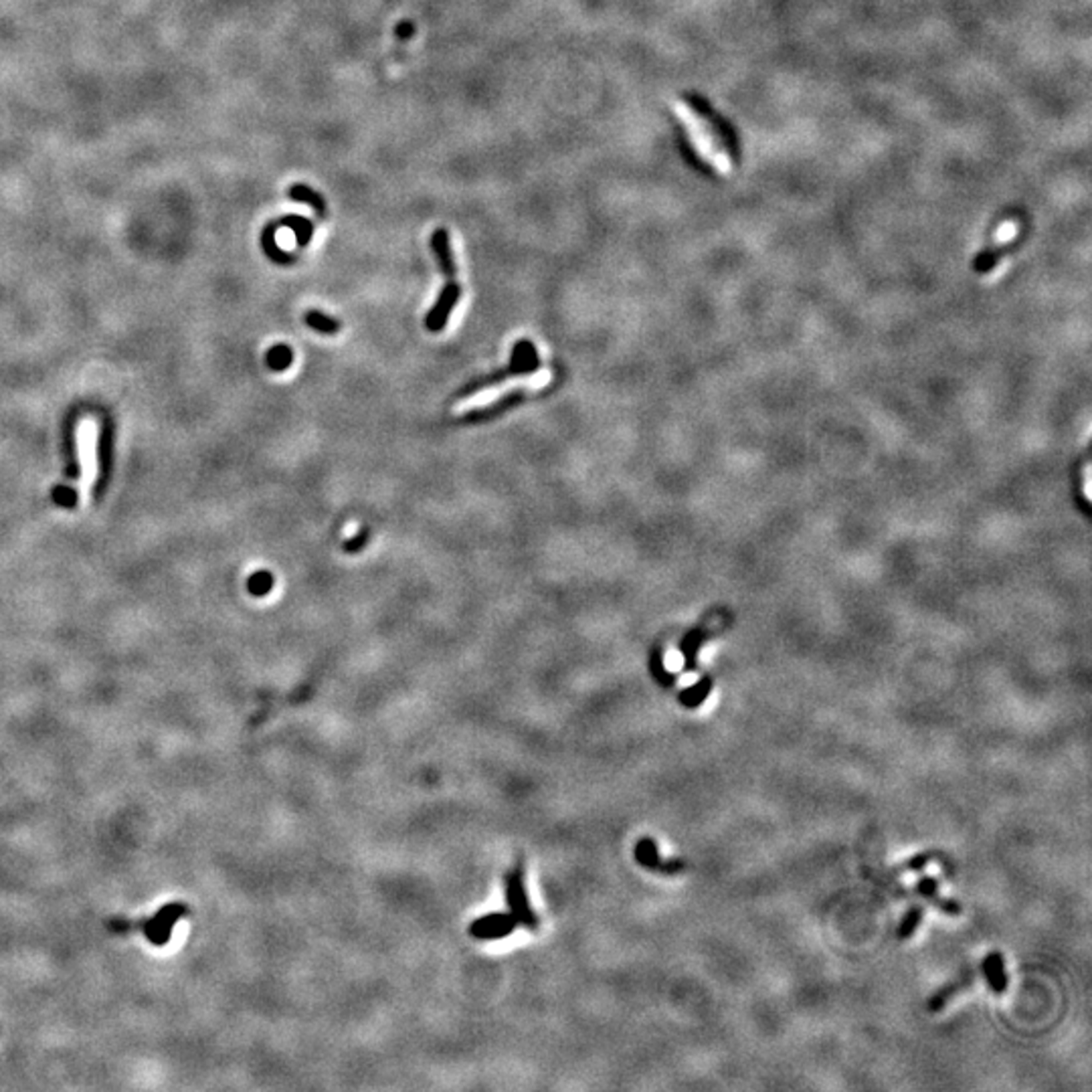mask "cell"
<instances>
[{
  "mask_svg": "<svg viewBox=\"0 0 1092 1092\" xmlns=\"http://www.w3.org/2000/svg\"><path fill=\"white\" fill-rule=\"evenodd\" d=\"M710 692H712V680L702 678L700 682H696L694 686L684 688L682 692L678 694V700L680 705L686 708H698L708 696H710Z\"/></svg>",
  "mask_w": 1092,
  "mask_h": 1092,
  "instance_id": "cell-13",
  "label": "cell"
},
{
  "mask_svg": "<svg viewBox=\"0 0 1092 1092\" xmlns=\"http://www.w3.org/2000/svg\"><path fill=\"white\" fill-rule=\"evenodd\" d=\"M652 671H653V678L660 680V682L664 684V686H674L676 678H674V676H670L668 671H666L664 664H661V656H660V652H656V653H653V656H652Z\"/></svg>",
  "mask_w": 1092,
  "mask_h": 1092,
  "instance_id": "cell-22",
  "label": "cell"
},
{
  "mask_svg": "<svg viewBox=\"0 0 1092 1092\" xmlns=\"http://www.w3.org/2000/svg\"><path fill=\"white\" fill-rule=\"evenodd\" d=\"M528 397H530V391H527V388H516V391L506 392V395H502L500 399L493 401V403H490V405L468 411V413L461 417V423L468 425V423L492 421V419H498L500 415L508 413V411L514 409V406L522 405L524 401L528 399Z\"/></svg>",
  "mask_w": 1092,
  "mask_h": 1092,
  "instance_id": "cell-5",
  "label": "cell"
},
{
  "mask_svg": "<svg viewBox=\"0 0 1092 1092\" xmlns=\"http://www.w3.org/2000/svg\"><path fill=\"white\" fill-rule=\"evenodd\" d=\"M53 500L63 508H73L77 504V492L70 486H59L53 490Z\"/></svg>",
  "mask_w": 1092,
  "mask_h": 1092,
  "instance_id": "cell-23",
  "label": "cell"
},
{
  "mask_svg": "<svg viewBox=\"0 0 1092 1092\" xmlns=\"http://www.w3.org/2000/svg\"><path fill=\"white\" fill-rule=\"evenodd\" d=\"M541 367H542V364H541V358H538L536 346H534L532 342L524 338V340L516 342L514 349H512L508 367L502 368V370H496V373H492V374H486V377L474 378V381H469L468 385L461 388V391H458V395H455V397H458V399H468V397L476 395L478 391H483V388H492L496 385H502V382L508 381V378L530 377V374H534L536 370H541Z\"/></svg>",
  "mask_w": 1092,
  "mask_h": 1092,
  "instance_id": "cell-3",
  "label": "cell"
},
{
  "mask_svg": "<svg viewBox=\"0 0 1092 1092\" xmlns=\"http://www.w3.org/2000/svg\"><path fill=\"white\" fill-rule=\"evenodd\" d=\"M506 894H508V904L512 908V916L516 918L522 925L530 926V929H536V918H534L532 911L528 907L527 900V892H524V884H522V872L520 868H516L512 874H508V880H506Z\"/></svg>",
  "mask_w": 1092,
  "mask_h": 1092,
  "instance_id": "cell-6",
  "label": "cell"
},
{
  "mask_svg": "<svg viewBox=\"0 0 1092 1092\" xmlns=\"http://www.w3.org/2000/svg\"><path fill=\"white\" fill-rule=\"evenodd\" d=\"M305 324H308L312 330L326 336L338 334V332H340V322L332 316H328V314L320 312V310H308V312H305Z\"/></svg>",
  "mask_w": 1092,
  "mask_h": 1092,
  "instance_id": "cell-15",
  "label": "cell"
},
{
  "mask_svg": "<svg viewBox=\"0 0 1092 1092\" xmlns=\"http://www.w3.org/2000/svg\"><path fill=\"white\" fill-rule=\"evenodd\" d=\"M431 249L433 255H435L437 263H440V269L443 273V283L440 296H437V301L433 304V308L429 310L427 316H425V328L433 334L441 332L443 328L447 326L450 322L451 312L455 310L458 301L461 298V286L458 281V276H455V259H454V249H451V237L450 231L447 229H435L431 235Z\"/></svg>",
  "mask_w": 1092,
  "mask_h": 1092,
  "instance_id": "cell-1",
  "label": "cell"
},
{
  "mask_svg": "<svg viewBox=\"0 0 1092 1092\" xmlns=\"http://www.w3.org/2000/svg\"><path fill=\"white\" fill-rule=\"evenodd\" d=\"M367 541H368V528H363L358 534H356V536L349 538V541L344 542V551L346 552H358L360 548H364V545H367Z\"/></svg>",
  "mask_w": 1092,
  "mask_h": 1092,
  "instance_id": "cell-25",
  "label": "cell"
},
{
  "mask_svg": "<svg viewBox=\"0 0 1092 1092\" xmlns=\"http://www.w3.org/2000/svg\"><path fill=\"white\" fill-rule=\"evenodd\" d=\"M635 860L642 863L643 868L653 872H661V874H678L682 872L684 862L682 860H661L660 854H657V846L652 838H643L639 839L637 846H635Z\"/></svg>",
  "mask_w": 1092,
  "mask_h": 1092,
  "instance_id": "cell-7",
  "label": "cell"
},
{
  "mask_svg": "<svg viewBox=\"0 0 1092 1092\" xmlns=\"http://www.w3.org/2000/svg\"><path fill=\"white\" fill-rule=\"evenodd\" d=\"M682 112L684 122H686V127L692 132L694 142L700 148V152L714 164L716 168L726 172L730 168V160H729V152H726L723 140L719 138V132L708 123L706 118H702L700 113L696 112L692 106H682L680 108Z\"/></svg>",
  "mask_w": 1092,
  "mask_h": 1092,
  "instance_id": "cell-4",
  "label": "cell"
},
{
  "mask_svg": "<svg viewBox=\"0 0 1092 1092\" xmlns=\"http://www.w3.org/2000/svg\"><path fill=\"white\" fill-rule=\"evenodd\" d=\"M276 225L277 227H290V229L296 233V241H298L300 247H305L310 243V241H312L314 225L305 217H298V214H287V217L280 219Z\"/></svg>",
  "mask_w": 1092,
  "mask_h": 1092,
  "instance_id": "cell-14",
  "label": "cell"
},
{
  "mask_svg": "<svg viewBox=\"0 0 1092 1092\" xmlns=\"http://www.w3.org/2000/svg\"><path fill=\"white\" fill-rule=\"evenodd\" d=\"M516 918L512 915H488L479 918L472 925V935L478 939H500V936L510 935L516 926Z\"/></svg>",
  "mask_w": 1092,
  "mask_h": 1092,
  "instance_id": "cell-8",
  "label": "cell"
},
{
  "mask_svg": "<svg viewBox=\"0 0 1092 1092\" xmlns=\"http://www.w3.org/2000/svg\"><path fill=\"white\" fill-rule=\"evenodd\" d=\"M263 249H265V253H267L269 257H272L276 263L291 262L290 255L283 253V251L280 249V245L276 243V223H273V225L265 227V231H263Z\"/></svg>",
  "mask_w": 1092,
  "mask_h": 1092,
  "instance_id": "cell-19",
  "label": "cell"
},
{
  "mask_svg": "<svg viewBox=\"0 0 1092 1092\" xmlns=\"http://www.w3.org/2000/svg\"><path fill=\"white\" fill-rule=\"evenodd\" d=\"M922 916H925V908L918 907V904L908 908L907 915L902 916V921H900V925H898V931H897L898 939L907 940V939H911V936H915L918 926H921V922H922Z\"/></svg>",
  "mask_w": 1092,
  "mask_h": 1092,
  "instance_id": "cell-17",
  "label": "cell"
},
{
  "mask_svg": "<svg viewBox=\"0 0 1092 1092\" xmlns=\"http://www.w3.org/2000/svg\"><path fill=\"white\" fill-rule=\"evenodd\" d=\"M981 969H984L987 985H989V989L993 991L995 995H1002L1008 991L1009 979H1008V971H1005V961L1002 953L993 951L987 955L984 963H981Z\"/></svg>",
  "mask_w": 1092,
  "mask_h": 1092,
  "instance_id": "cell-10",
  "label": "cell"
},
{
  "mask_svg": "<svg viewBox=\"0 0 1092 1092\" xmlns=\"http://www.w3.org/2000/svg\"><path fill=\"white\" fill-rule=\"evenodd\" d=\"M973 979H975V973L967 971V973H963L961 977H957V979L951 981V984L943 985L939 991H935V993L931 995L929 1003H926V1009H929L931 1013H939L940 1009L947 1008V1003H951V999L955 998V995H959L963 989H967V987L973 984Z\"/></svg>",
  "mask_w": 1092,
  "mask_h": 1092,
  "instance_id": "cell-11",
  "label": "cell"
},
{
  "mask_svg": "<svg viewBox=\"0 0 1092 1092\" xmlns=\"http://www.w3.org/2000/svg\"><path fill=\"white\" fill-rule=\"evenodd\" d=\"M395 33L399 35L401 39H409V36H413V33H415V26L411 25V22H406V21H405V22H401L399 26H397Z\"/></svg>",
  "mask_w": 1092,
  "mask_h": 1092,
  "instance_id": "cell-26",
  "label": "cell"
},
{
  "mask_svg": "<svg viewBox=\"0 0 1092 1092\" xmlns=\"http://www.w3.org/2000/svg\"><path fill=\"white\" fill-rule=\"evenodd\" d=\"M190 908L189 904L185 902H168L164 904L162 908L156 912V915L148 916V918H138V921H130V918H109L106 921V926L109 933L113 935H132V933H142L146 936L150 945L154 947H166L171 943L172 933H175V926L182 918L189 916Z\"/></svg>",
  "mask_w": 1092,
  "mask_h": 1092,
  "instance_id": "cell-2",
  "label": "cell"
},
{
  "mask_svg": "<svg viewBox=\"0 0 1092 1092\" xmlns=\"http://www.w3.org/2000/svg\"><path fill=\"white\" fill-rule=\"evenodd\" d=\"M916 892L921 894L922 898H926L929 902H933L939 911H943L945 915L949 916H959L961 915V904L957 900L943 897L939 892V882L933 876H922L921 880L916 882Z\"/></svg>",
  "mask_w": 1092,
  "mask_h": 1092,
  "instance_id": "cell-9",
  "label": "cell"
},
{
  "mask_svg": "<svg viewBox=\"0 0 1092 1092\" xmlns=\"http://www.w3.org/2000/svg\"><path fill=\"white\" fill-rule=\"evenodd\" d=\"M265 363H267L269 368L276 370V373H283V370L290 368L291 363H294V353H291V349L287 344H276L267 350V354H265Z\"/></svg>",
  "mask_w": 1092,
  "mask_h": 1092,
  "instance_id": "cell-16",
  "label": "cell"
},
{
  "mask_svg": "<svg viewBox=\"0 0 1092 1092\" xmlns=\"http://www.w3.org/2000/svg\"><path fill=\"white\" fill-rule=\"evenodd\" d=\"M273 587V575L269 570H257L249 577L247 581V589H249L251 595L255 597H265Z\"/></svg>",
  "mask_w": 1092,
  "mask_h": 1092,
  "instance_id": "cell-20",
  "label": "cell"
},
{
  "mask_svg": "<svg viewBox=\"0 0 1092 1092\" xmlns=\"http://www.w3.org/2000/svg\"><path fill=\"white\" fill-rule=\"evenodd\" d=\"M287 195H290V199L296 200V203L308 204V207L314 209V211L320 214V217H326V200H324V196L320 193H316L312 186L300 185V182H298V185L290 186Z\"/></svg>",
  "mask_w": 1092,
  "mask_h": 1092,
  "instance_id": "cell-12",
  "label": "cell"
},
{
  "mask_svg": "<svg viewBox=\"0 0 1092 1092\" xmlns=\"http://www.w3.org/2000/svg\"><path fill=\"white\" fill-rule=\"evenodd\" d=\"M702 639H705L702 632H692V633H688L686 637H684L682 646H680V647H682L684 660H686V670L688 671H692L694 668H696V653H698V647H700Z\"/></svg>",
  "mask_w": 1092,
  "mask_h": 1092,
  "instance_id": "cell-21",
  "label": "cell"
},
{
  "mask_svg": "<svg viewBox=\"0 0 1092 1092\" xmlns=\"http://www.w3.org/2000/svg\"><path fill=\"white\" fill-rule=\"evenodd\" d=\"M98 458H99V479H106L109 474V458H112V431L109 427H102L98 443Z\"/></svg>",
  "mask_w": 1092,
  "mask_h": 1092,
  "instance_id": "cell-18",
  "label": "cell"
},
{
  "mask_svg": "<svg viewBox=\"0 0 1092 1092\" xmlns=\"http://www.w3.org/2000/svg\"><path fill=\"white\" fill-rule=\"evenodd\" d=\"M933 858H935V854H933V852H921V854H915V856L908 858L907 863H904V870H907V872H921V870H925V868L929 866L931 862H933Z\"/></svg>",
  "mask_w": 1092,
  "mask_h": 1092,
  "instance_id": "cell-24",
  "label": "cell"
}]
</instances>
